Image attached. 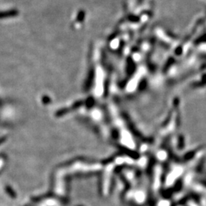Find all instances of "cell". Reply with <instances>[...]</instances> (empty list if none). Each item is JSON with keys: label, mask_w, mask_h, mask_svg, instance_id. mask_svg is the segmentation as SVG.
Here are the masks:
<instances>
[{"label": "cell", "mask_w": 206, "mask_h": 206, "mask_svg": "<svg viewBox=\"0 0 206 206\" xmlns=\"http://www.w3.org/2000/svg\"><path fill=\"white\" fill-rule=\"evenodd\" d=\"M18 14L17 10H11V11L0 12V18H10V17H15Z\"/></svg>", "instance_id": "obj_1"}, {"label": "cell", "mask_w": 206, "mask_h": 206, "mask_svg": "<svg viewBox=\"0 0 206 206\" xmlns=\"http://www.w3.org/2000/svg\"><path fill=\"white\" fill-rule=\"evenodd\" d=\"M128 19L131 22H138L140 21V18L138 16H137V15H130L128 17Z\"/></svg>", "instance_id": "obj_2"}, {"label": "cell", "mask_w": 206, "mask_h": 206, "mask_svg": "<svg viewBox=\"0 0 206 206\" xmlns=\"http://www.w3.org/2000/svg\"><path fill=\"white\" fill-rule=\"evenodd\" d=\"M84 18H85V13L83 11H80L79 13V15H78L77 19L79 21H83Z\"/></svg>", "instance_id": "obj_3"}, {"label": "cell", "mask_w": 206, "mask_h": 206, "mask_svg": "<svg viewBox=\"0 0 206 206\" xmlns=\"http://www.w3.org/2000/svg\"><path fill=\"white\" fill-rule=\"evenodd\" d=\"M198 42H202V41H206V34H204L202 37L199 38L198 40Z\"/></svg>", "instance_id": "obj_4"}, {"label": "cell", "mask_w": 206, "mask_h": 206, "mask_svg": "<svg viewBox=\"0 0 206 206\" xmlns=\"http://www.w3.org/2000/svg\"><path fill=\"white\" fill-rule=\"evenodd\" d=\"M143 1V0H138V3H141V2Z\"/></svg>", "instance_id": "obj_5"}]
</instances>
